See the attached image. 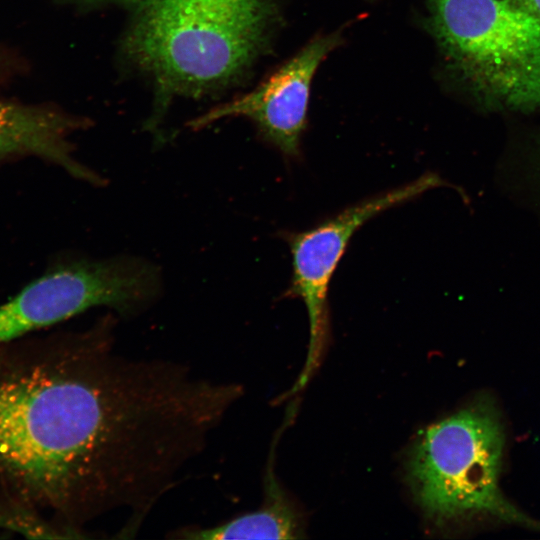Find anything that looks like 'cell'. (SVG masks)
I'll return each instance as SVG.
<instances>
[{"instance_id": "cell-6", "label": "cell", "mask_w": 540, "mask_h": 540, "mask_svg": "<svg viewBox=\"0 0 540 540\" xmlns=\"http://www.w3.org/2000/svg\"><path fill=\"white\" fill-rule=\"evenodd\" d=\"M438 182L435 175H423L354 204L311 229L287 235L292 277L286 294L304 302L310 327L308 359L299 386L306 383L325 342L329 284L353 234L369 219L418 197Z\"/></svg>"}, {"instance_id": "cell-2", "label": "cell", "mask_w": 540, "mask_h": 540, "mask_svg": "<svg viewBox=\"0 0 540 540\" xmlns=\"http://www.w3.org/2000/svg\"><path fill=\"white\" fill-rule=\"evenodd\" d=\"M124 50L167 93L199 94L239 77L263 47L272 0H135Z\"/></svg>"}, {"instance_id": "cell-11", "label": "cell", "mask_w": 540, "mask_h": 540, "mask_svg": "<svg viewBox=\"0 0 540 540\" xmlns=\"http://www.w3.org/2000/svg\"><path fill=\"white\" fill-rule=\"evenodd\" d=\"M513 4L540 18V0H509Z\"/></svg>"}, {"instance_id": "cell-5", "label": "cell", "mask_w": 540, "mask_h": 540, "mask_svg": "<svg viewBox=\"0 0 540 540\" xmlns=\"http://www.w3.org/2000/svg\"><path fill=\"white\" fill-rule=\"evenodd\" d=\"M161 293L155 263L132 255L68 256L0 304V347L97 307L122 316L148 308Z\"/></svg>"}, {"instance_id": "cell-1", "label": "cell", "mask_w": 540, "mask_h": 540, "mask_svg": "<svg viewBox=\"0 0 540 540\" xmlns=\"http://www.w3.org/2000/svg\"><path fill=\"white\" fill-rule=\"evenodd\" d=\"M115 324L0 347V482L79 538L121 510L136 532L233 403L227 383L117 353Z\"/></svg>"}, {"instance_id": "cell-8", "label": "cell", "mask_w": 540, "mask_h": 540, "mask_svg": "<svg viewBox=\"0 0 540 540\" xmlns=\"http://www.w3.org/2000/svg\"><path fill=\"white\" fill-rule=\"evenodd\" d=\"M89 125L85 118L51 104L0 99V167L37 158L78 180L102 186L106 179L74 156L71 137Z\"/></svg>"}, {"instance_id": "cell-4", "label": "cell", "mask_w": 540, "mask_h": 540, "mask_svg": "<svg viewBox=\"0 0 540 540\" xmlns=\"http://www.w3.org/2000/svg\"><path fill=\"white\" fill-rule=\"evenodd\" d=\"M429 28L480 94L502 106L540 107V18L509 0H428Z\"/></svg>"}, {"instance_id": "cell-13", "label": "cell", "mask_w": 540, "mask_h": 540, "mask_svg": "<svg viewBox=\"0 0 540 540\" xmlns=\"http://www.w3.org/2000/svg\"><path fill=\"white\" fill-rule=\"evenodd\" d=\"M66 1H82V2H85V1H92V0H66ZM119 1H134L135 2V0H119Z\"/></svg>"}, {"instance_id": "cell-3", "label": "cell", "mask_w": 540, "mask_h": 540, "mask_svg": "<svg viewBox=\"0 0 540 540\" xmlns=\"http://www.w3.org/2000/svg\"><path fill=\"white\" fill-rule=\"evenodd\" d=\"M504 430L495 406L481 399L426 429L407 459V478L425 516L451 526L479 516L540 529L504 498L499 473Z\"/></svg>"}, {"instance_id": "cell-12", "label": "cell", "mask_w": 540, "mask_h": 540, "mask_svg": "<svg viewBox=\"0 0 540 540\" xmlns=\"http://www.w3.org/2000/svg\"><path fill=\"white\" fill-rule=\"evenodd\" d=\"M3 64H4L3 51L0 49V73L2 71V68L4 67Z\"/></svg>"}, {"instance_id": "cell-10", "label": "cell", "mask_w": 540, "mask_h": 540, "mask_svg": "<svg viewBox=\"0 0 540 540\" xmlns=\"http://www.w3.org/2000/svg\"><path fill=\"white\" fill-rule=\"evenodd\" d=\"M0 531L28 538L74 539V533L43 516L37 509L6 495L0 499Z\"/></svg>"}, {"instance_id": "cell-7", "label": "cell", "mask_w": 540, "mask_h": 540, "mask_svg": "<svg viewBox=\"0 0 540 540\" xmlns=\"http://www.w3.org/2000/svg\"><path fill=\"white\" fill-rule=\"evenodd\" d=\"M338 43L335 35L315 38L256 89L208 111L189 126L197 130L225 117L244 116L284 155L298 156L312 78Z\"/></svg>"}, {"instance_id": "cell-9", "label": "cell", "mask_w": 540, "mask_h": 540, "mask_svg": "<svg viewBox=\"0 0 540 540\" xmlns=\"http://www.w3.org/2000/svg\"><path fill=\"white\" fill-rule=\"evenodd\" d=\"M300 515L275 483L267 485V498L256 511L216 526L186 527L176 538L188 540L297 539L302 537Z\"/></svg>"}]
</instances>
